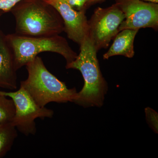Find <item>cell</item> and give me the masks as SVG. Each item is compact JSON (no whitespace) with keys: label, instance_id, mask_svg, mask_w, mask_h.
I'll return each mask as SVG.
<instances>
[{"label":"cell","instance_id":"6","mask_svg":"<svg viewBox=\"0 0 158 158\" xmlns=\"http://www.w3.org/2000/svg\"><path fill=\"white\" fill-rule=\"evenodd\" d=\"M125 17L117 4L106 8L98 7L88 20V37L96 51L106 48L118 34V28Z\"/></svg>","mask_w":158,"mask_h":158},{"label":"cell","instance_id":"4","mask_svg":"<svg viewBox=\"0 0 158 158\" xmlns=\"http://www.w3.org/2000/svg\"><path fill=\"white\" fill-rule=\"evenodd\" d=\"M6 37L14 53L17 70L44 52H52L61 55L66 60V64L72 62L77 56L65 38L59 35L27 37L13 34Z\"/></svg>","mask_w":158,"mask_h":158},{"label":"cell","instance_id":"8","mask_svg":"<svg viewBox=\"0 0 158 158\" xmlns=\"http://www.w3.org/2000/svg\"><path fill=\"white\" fill-rule=\"evenodd\" d=\"M59 12L64 23L67 37L81 45L89 35V26L86 10L77 11L65 0H44Z\"/></svg>","mask_w":158,"mask_h":158},{"label":"cell","instance_id":"13","mask_svg":"<svg viewBox=\"0 0 158 158\" xmlns=\"http://www.w3.org/2000/svg\"><path fill=\"white\" fill-rule=\"evenodd\" d=\"M146 120L150 127L156 134L158 132V114L152 109L147 107L145 109Z\"/></svg>","mask_w":158,"mask_h":158},{"label":"cell","instance_id":"15","mask_svg":"<svg viewBox=\"0 0 158 158\" xmlns=\"http://www.w3.org/2000/svg\"><path fill=\"white\" fill-rule=\"evenodd\" d=\"M101 1H102V0H88V7L91 4L97 2H100Z\"/></svg>","mask_w":158,"mask_h":158},{"label":"cell","instance_id":"11","mask_svg":"<svg viewBox=\"0 0 158 158\" xmlns=\"http://www.w3.org/2000/svg\"><path fill=\"white\" fill-rule=\"evenodd\" d=\"M17 136V130L11 123H0V158L11 150Z\"/></svg>","mask_w":158,"mask_h":158},{"label":"cell","instance_id":"7","mask_svg":"<svg viewBox=\"0 0 158 158\" xmlns=\"http://www.w3.org/2000/svg\"><path fill=\"white\" fill-rule=\"evenodd\" d=\"M125 18L118 28L119 32L125 29L138 30L158 28L157 3L146 2L142 0H116Z\"/></svg>","mask_w":158,"mask_h":158},{"label":"cell","instance_id":"3","mask_svg":"<svg viewBox=\"0 0 158 158\" xmlns=\"http://www.w3.org/2000/svg\"><path fill=\"white\" fill-rule=\"evenodd\" d=\"M25 66L27 78L21 82L20 86L40 107H45L52 102H73L77 93L76 89H69L65 83L50 72L41 58L37 56Z\"/></svg>","mask_w":158,"mask_h":158},{"label":"cell","instance_id":"10","mask_svg":"<svg viewBox=\"0 0 158 158\" xmlns=\"http://www.w3.org/2000/svg\"><path fill=\"white\" fill-rule=\"evenodd\" d=\"M139 30L125 29L118 32L111 47L103 55V59H108L116 56H123L132 58L135 55L134 42Z\"/></svg>","mask_w":158,"mask_h":158},{"label":"cell","instance_id":"9","mask_svg":"<svg viewBox=\"0 0 158 158\" xmlns=\"http://www.w3.org/2000/svg\"><path fill=\"white\" fill-rule=\"evenodd\" d=\"M17 71L14 53L7 37L0 34V88L16 90Z\"/></svg>","mask_w":158,"mask_h":158},{"label":"cell","instance_id":"16","mask_svg":"<svg viewBox=\"0 0 158 158\" xmlns=\"http://www.w3.org/2000/svg\"><path fill=\"white\" fill-rule=\"evenodd\" d=\"M143 1L149 2L158 3V0H142Z\"/></svg>","mask_w":158,"mask_h":158},{"label":"cell","instance_id":"2","mask_svg":"<svg viewBox=\"0 0 158 158\" xmlns=\"http://www.w3.org/2000/svg\"><path fill=\"white\" fill-rule=\"evenodd\" d=\"M80 46V53L77 58L65 66L67 69L80 71L85 82L84 87L77 93L73 102L85 108L101 107L103 105L108 88L100 68L97 51L88 37Z\"/></svg>","mask_w":158,"mask_h":158},{"label":"cell","instance_id":"1","mask_svg":"<svg viewBox=\"0 0 158 158\" xmlns=\"http://www.w3.org/2000/svg\"><path fill=\"white\" fill-rule=\"evenodd\" d=\"M15 34L27 37H48L64 31V23L56 9L44 0H23L11 9Z\"/></svg>","mask_w":158,"mask_h":158},{"label":"cell","instance_id":"14","mask_svg":"<svg viewBox=\"0 0 158 158\" xmlns=\"http://www.w3.org/2000/svg\"><path fill=\"white\" fill-rule=\"evenodd\" d=\"M72 7L77 11L86 10L88 8V0H65Z\"/></svg>","mask_w":158,"mask_h":158},{"label":"cell","instance_id":"5","mask_svg":"<svg viewBox=\"0 0 158 158\" xmlns=\"http://www.w3.org/2000/svg\"><path fill=\"white\" fill-rule=\"evenodd\" d=\"M1 92L13 101L15 113L11 123L25 136L34 135L37 133L36 118L44 119L53 116V110L40 107L21 86L15 91L1 90Z\"/></svg>","mask_w":158,"mask_h":158},{"label":"cell","instance_id":"12","mask_svg":"<svg viewBox=\"0 0 158 158\" xmlns=\"http://www.w3.org/2000/svg\"><path fill=\"white\" fill-rule=\"evenodd\" d=\"M15 113V107L11 99H9L0 90V123H11Z\"/></svg>","mask_w":158,"mask_h":158}]
</instances>
